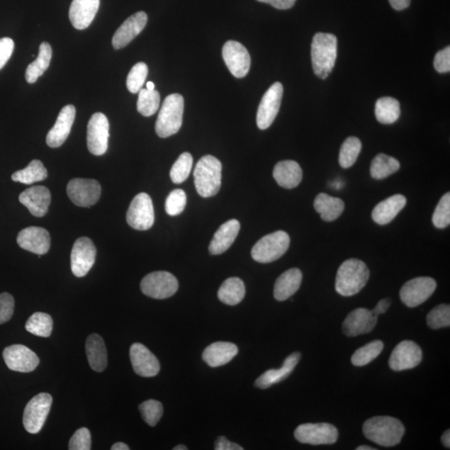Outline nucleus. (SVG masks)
Instances as JSON below:
<instances>
[{"label":"nucleus","mask_w":450,"mask_h":450,"mask_svg":"<svg viewBox=\"0 0 450 450\" xmlns=\"http://www.w3.org/2000/svg\"><path fill=\"white\" fill-rule=\"evenodd\" d=\"M422 357V350L418 344L414 341L404 340L393 350L388 364L392 371H406L418 366Z\"/></svg>","instance_id":"obj_17"},{"label":"nucleus","mask_w":450,"mask_h":450,"mask_svg":"<svg viewBox=\"0 0 450 450\" xmlns=\"http://www.w3.org/2000/svg\"><path fill=\"white\" fill-rule=\"evenodd\" d=\"M75 113L77 110L72 104H69L61 110L55 125L46 137V143L50 148H59L68 139L75 120Z\"/></svg>","instance_id":"obj_22"},{"label":"nucleus","mask_w":450,"mask_h":450,"mask_svg":"<svg viewBox=\"0 0 450 450\" xmlns=\"http://www.w3.org/2000/svg\"><path fill=\"white\" fill-rule=\"evenodd\" d=\"M290 244L291 238L286 232H274L265 235L254 244L251 250V257L259 263H271L281 258L287 252Z\"/></svg>","instance_id":"obj_6"},{"label":"nucleus","mask_w":450,"mask_h":450,"mask_svg":"<svg viewBox=\"0 0 450 450\" xmlns=\"http://www.w3.org/2000/svg\"><path fill=\"white\" fill-rule=\"evenodd\" d=\"M223 59L230 73L236 78H244L249 73L251 59L249 53L240 43L230 40L223 47Z\"/></svg>","instance_id":"obj_16"},{"label":"nucleus","mask_w":450,"mask_h":450,"mask_svg":"<svg viewBox=\"0 0 450 450\" xmlns=\"http://www.w3.org/2000/svg\"><path fill=\"white\" fill-rule=\"evenodd\" d=\"M215 450H243L240 445L229 441L225 437L217 439L215 442Z\"/></svg>","instance_id":"obj_53"},{"label":"nucleus","mask_w":450,"mask_h":450,"mask_svg":"<svg viewBox=\"0 0 450 450\" xmlns=\"http://www.w3.org/2000/svg\"><path fill=\"white\" fill-rule=\"evenodd\" d=\"M406 203V198L402 194H395L386 198L374 207L372 212L373 220L380 225L390 224L405 208Z\"/></svg>","instance_id":"obj_27"},{"label":"nucleus","mask_w":450,"mask_h":450,"mask_svg":"<svg viewBox=\"0 0 450 450\" xmlns=\"http://www.w3.org/2000/svg\"><path fill=\"white\" fill-rule=\"evenodd\" d=\"M383 349V343L381 340H374L372 342L359 348L352 355L351 362L353 366L363 367L371 363Z\"/></svg>","instance_id":"obj_40"},{"label":"nucleus","mask_w":450,"mask_h":450,"mask_svg":"<svg viewBox=\"0 0 450 450\" xmlns=\"http://www.w3.org/2000/svg\"><path fill=\"white\" fill-rule=\"evenodd\" d=\"M187 447L186 446V445H182V444H179L177 445L176 447L174 448V450H187Z\"/></svg>","instance_id":"obj_60"},{"label":"nucleus","mask_w":450,"mask_h":450,"mask_svg":"<svg viewBox=\"0 0 450 450\" xmlns=\"http://www.w3.org/2000/svg\"><path fill=\"white\" fill-rule=\"evenodd\" d=\"M14 43L11 38L0 39V70L7 64L13 54Z\"/></svg>","instance_id":"obj_52"},{"label":"nucleus","mask_w":450,"mask_h":450,"mask_svg":"<svg viewBox=\"0 0 450 450\" xmlns=\"http://www.w3.org/2000/svg\"><path fill=\"white\" fill-rule=\"evenodd\" d=\"M300 358V353L296 352L291 354L290 356L284 360L283 366L281 369H269V371L264 372L262 376L259 377L257 381H255L254 386L257 388H262V390H265V388L271 387L276 385V383L286 380V378L291 376L293 369H296Z\"/></svg>","instance_id":"obj_28"},{"label":"nucleus","mask_w":450,"mask_h":450,"mask_svg":"<svg viewBox=\"0 0 450 450\" xmlns=\"http://www.w3.org/2000/svg\"><path fill=\"white\" fill-rule=\"evenodd\" d=\"M140 288L144 295L156 300H164L177 292L179 282L172 274L157 271L150 273L142 279Z\"/></svg>","instance_id":"obj_8"},{"label":"nucleus","mask_w":450,"mask_h":450,"mask_svg":"<svg viewBox=\"0 0 450 450\" xmlns=\"http://www.w3.org/2000/svg\"><path fill=\"white\" fill-rule=\"evenodd\" d=\"M142 418L151 427H154L164 413L163 405L160 402L154 400H147L139 406Z\"/></svg>","instance_id":"obj_44"},{"label":"nucleus","mask_w":450,"mask_h":450,"mask_svg":"<svg viewBox=\"0 0 450 450\" xmlns=\"http://www.w3.org/2000/svg\"><path fill=\"white\" fill-rule=\"evenodd\" d=\"M28 332L40 337H50L53 330V320L45 313L37 312L30 317L26 325Z\"/></svg>","instance_id":"obj_39"},{"label":"nucleus","mask_w":450,"mask_h":450,"mask_svg":"<svg viewBox=\"0 0 450 450\" xmlns=\"http://www.w3.org/2000/svg\"><path fill=\"white\" fill-rule=\"evenodd\" d=\"M434 65L439 73H449L450 71V47L439 50L434 57Z\"/></svg>","instance_id":"obj_51"},{"label":"nucleus","mask_w":450,"mask_h":450,"mask_svg":"<svg viewBox=\"0 0 450 450\" xmlns=\"http://www.w3.org/2000/svg\"><path fill=\"white\" fill-rule=\"evenodd\" d=\"M130 356L133 369L142 377H154L160 371V364L155 355L144 344L135 343L131 345Z\"/></svg>","instance_id":"obj_19"},{"label":"nucleus","mask_w":450,"mask_h":450,"mask_svg":"<svg viewBox=\"0 0 450 450\" xmlns=\"http://www.w3.org/2000/svg\"><path fill=\"white\" fill-rule=\"evenodd\" d=\"M376 449H374L373 447L371 446H367V445H361V446H359L356 448V450H376Z\"/></svg>","instance_id":"obj_59"},{"label":"nucleus","mask_w":450,"mask_h":450,"mask_svg":"<svg viewBox=\"0 0 450 450\" xmlns=\"http://www.w3.org/2000/svg\"><path fill=\"white\" fill-rule=\"evenodd\" d=\"M126 219L131 228L137 230H148L153 226L154 210L149 194L140 193L135 197L128 210Z\"/></svg>","instance_id":"obj_9"},{"label":"nucleus","mask_w":450,"mask_h":450,"mask_svg":"<svg viewBox=\"0 0 450 450\" xmlns=\"http://www.w3.org/2000/svg\"><path fill=\"white\" fill-rule=\"evenodd\" d=\"M364 437L383 447H393L401 442L405 429L400 420L390 416H376L363 426Z\"/></svg>","instance_id":"obj_1"},{"label":"nucleus","mask_w":450,"mask_h":450,"mask_svg":"<svg viewBox=\"0 0 450 450\" xmlns=\"http://www.w3.org/2000/svg\"><path fill=\"white\" fill-rule=\"evenodd\" d=\"M244 283L240 279L236 277L227 279L218 291L219 300L230 306L239 305L244 300Z\"/></svg>","instance_id":"obj_34"},{"label":"nucleus","mask_w":450,"mask_h":450,"mask_svg":"<svg viewBox=\"0 0 450 450\" xmlns=\"http://www.w3.org/2000/svg\"><path fill=\"white\" fill-rule=\"evenodd\" d=\"M369 270L366 263L349 259L340 265L336 276L335 290L339 295L350 297L357 295L369 281Z\"/></svg>","instance_id":"obj_3"},{"label":"nucleus","mask_w":450,"mask_h":450,"mask_svg":"<svg viewBox=\"0 0 450 450\" xmlns=\"http://www.w3.org/2000/svg\"><path fill=\"white\" fill-rule=\"evenodd\" d=\"M239 352L238 347L230 342H215L203 350V360L212 368L225 366L233 359Z\"/></svg>","instance_id":"obj_26"},{"label":"nucleus","mask_w":450,"mask_h":450,"mask_svg":"<svg viewBox=\"0 0 450 450\" xmlns=\"http://www.w3.org/2000/svg\"><path fill=\"white\" fill-rule=\"evenodd\" d=\"M391 304L392 300L390 298H383V300L378 301L377 305L371 310L373 315L378 317L381 315L385 314V313L390 309Z\"/></svg>","instance_id":"obj_55"},{"label":"nucleus","mask_w":450,"mask_h":450,"mask_svg":"<svg viewBox=\"0 0 450 450\" xmlns=\"http://www.w3.org/2000/svg\"><path fill=\"white\" fill-rule=\"evenodd\" d=\"M110 138V123L102 113L93 115L89 121L87 145L90 153L101 156L106 153Z\"/></svg>","instance_id":"obj_13"},{"label":"nucleus","mask_w":450,"mask_h":450,"mask_svg":"<svg viewBox=\"0 0 450 450\" xmlns=\"http://www.w3.org/2000/svg\"><path fill=\"white\" fill-rule=\"evenodd\" d=\"M314 207L320 215L322 220L332 222L342 215L344 210V203L339 198L321 193L315 198Z\"/></svg>","instance_id":"obj_33"},{"label":"nucleus","mask_w":450,"mask_h":450,"mask_svg":"<svg viewBox=\"0 0 450 450\" xmlns=\"http://www.w3.org/2000/svg\"><path fill=\"white\" fill-rule=\"evenodd\" d=\"M4 362L9 369L21 373L34 371L39 366L40 359L30 349L22 344H13L4 350Z\"/></svg>","instance_id":"obj_18"},{"label":"nucleus","mask_w":450,"mask_h":450,"mask_svg":"<svg viewBox=\"0 0 450 450\" xmlns=\"http://www.w3.org/2000/svg\"><path fill=\"white\" fill-rule=\"evenodd\" d=\"M433 224L438 229L446 228L450 224V193L440 198L433 215Z\"/></svg>","instance_id":"obj_47"},{"label":"nucleus","mask_w":450,"mask_h":450,"mask_svg":"<svg viewBox=\"0 0 450 450\" xmlns=\"http://www.w3.org/2000/svg\"><path fill=\"white\" fill-rule=\"evenodd\" d=\"M400 113V104L397 99L391 97L378 99L376 104V116L381 124H394L399 120Z\"/></svg>","instance_id":"obj_36"},{"label":"nucleus","mask_w":450,"mask_h":450,"mask_svg":"<svg viewBox=\"0 0 450 450\" xmlns=\"http://www.w3.org/2000/svg\"><path fill=\"white\" fill-rule=\"evenodd\" d=\"M187 202L186 193L182 189H174L170 192L165 202V210L171 216H176L186 208Z\"/></svg>","instance_id":"obj_48"},{"label":"nucleus","mask_w":450,"mask_h":450,"mask_svg":"<svg viewBox=\"0 0 450 450\" xmlns=\"http://www.w3.org/2000/svg\"><path fill=\"white\" fill-rule=\"evenodd\" d=\"M400 168V164L395 158L380 154L372 160L371 174L373 179H383L396 173Z\"/></svg>","instance_id":"obj_38"},{"label":"nucleus","mask_w":450,"mask_h":450,"mask_svg":"<svg viewBox=\"0 0 450 450\" xmlns=\"http://www.w3.org/2000/svg\"><path fill=\"white\" fill-rule=\"evenodd\" d=\"M273 176L279 186L291 189L301 183L303 171L300 165L296 161L283 160L274 167Z\"/></svg>","instance_id":"obj_31"},{"label":"nucleus","mask_w":450,"mask_h":450,"mask_svg":"<svg viewBox=\"0 0 450 450\" xmlns=\"http://www.w3.org/2000/svg\"><path fill=\"white\" fill-rule=\"evenodd\" d=\"M89 366L93 371L101 373L107 367L108 356L106 344L101 335L90 334L85 344Z\"/></svg>","instance_id":"obj_32"},{"label":"nucleus","mask_w":450,"mask_h":450,"mask_svg":"<svg viewBox=\"0 0 450 450\" xmlns=\"http://www.w3.org/2000/svg\"><path fill=\"white\" fill-rule=\"evenodd\" d=\"M148 16L146 13L140 11L133 14L122 23L113 37L112 44L116 50L125 48V46L135 39L146 26Z\"/></svg>","instance_id":"obj_20"},{"label":"nucleus","mask_w":450,"mask_h":450,"mask_svg":"<svg viewBox=\"0 0 450 450\" xmlns=\"http://www.w3.org/2000/svg\"><path fill=\"white\" fill-rule=\"evenodd\" d=\"M283 88L281 83H274L264 94L257 112V125L266 130L273 124L281 106Z\"/></svg>","instance_id":"obj_15"},{"label":"nucleus","mask_w":450,"mask_h":450,"mask_svg":"<svg viewBox=\"0 0 450 450\" xmlns=\"http://www.w3.org/2000/svg\"><path fill=\"white\" fill-rule=\"evenodd\" d=\"M147 86V89L149 90H154V84L153 82H148L146 84Z\"/></svg>","instance_id":"obj_61"},{"label":"nucleus","mask_w":450,"mask_h":450,"mask_svg":"<svg viewBox=\"0 0 450 450\" xmlns=\"http://www.w3.org/2000/svg\"><path fill=\"white\" fill-rule=\"evenodd\" d=\"M52 59V48L48 43L44 42L40 46L39 55L34 62L28 66L26 72V81L34 84L49 68Z\"/></svg>","instance_id":"obj_35"},{"label":"nucleus","mask_w":450,"mask_h":450,"mask_svg":"<svg viewBox=\"0 0 450 450\" xmlns=\"http://www.w3.org/2000/svg\"><path fill=\"white\" fill-rule=\"evenodd\" d=\"M70 450L91 449V434L87 428L79 429L70 439L69 443Z\"/></svg>","instance_id":"obj_49"},{"label":"nucleus","mask_w":450,"mask_h":450,"mask_svg":"<svg viewBox=\"0 0 450 450\" xmlns=\"http://www.w3.org/2000/svg\"><path fill=\"white\" fill-rule=\"evenodd\" d=\"M148 66L145 63L136 64L130 70L127 77V88L133 94L140 91L148 75Z\"/></svg>","instance_id":"obj_45"},{"label":"nucleus","mask_w":450,"mask_h":450,"mask_svg":"<svg viewBox=\"0 0 450 450\" xmlns=\"http://www.w3.org/2000/svg\"><path fill=\"white\" fill-rule=\"evenodd\" d=\"M337 38L328 33H317L311 45L313 69L319 78L325 79L334 67L337 58Z\"/></svg>","instance_id":"obj_2"},{"label":"nucleus","mask_w":450,"mask_h":450,"mask_svg":"<svg viewBox=\"0 0 450 450\" xmlns=\"http://www.w3.org/2000/svg\"><path fill=\"white\" fill-rule=\"evenodd\" d=\"M362 144L356 137H349L345 140L339 151V162L340 167L344 169L352 167L356 162L360 152H361Z\"/></svg>","instance_id":"obj_41"},{"label":"nucleus","mask_w":450,"mask_h":450,"mask_svg":"<svg viewBox=\"0 0 450 450\" xmlns=\"http://www.w3.org/2000/svg\"><path fill=\"white\" fill-rule=\"evenodd\" d=\"M112 450H129L130 448L125 443L118 442L113 445Z\"/></svg>","instance_id":"obj_58"},{"label":"nucleus","mask_w":450,"mask_h":450,"mask_svg":"<svg viewBox=\"0 0 450 450\" xmlns=\"http://www.w3.org/2000/svg\"><path fill=\"white\" fill-rule=\"evenodd\" d=\"M67 193L75 206L89 208L99 201L101 196V186L94 179H74L68 184Z\"/></svg>","instance_id":"obj_12"},{"label":"nucleus","mask_w":450,"mask_h":450,"mask_svg":"<svg viewBox=\"0 0 450 450\" xmlns=\"http://www.w3.org/2000/svg\"><path fill=\"white\" fill-rule=\"evenodd\" d=\"M295 437L298 442L312 445L333 444L338 440V429L328 423L304 424L298 426Z\"/></svg>","instance_id":"obj_10"},{"label":"nucleus","mask_w":450,"mask_h":450,"mask_svg":"<svg viewBox=\"0 0 450 450\" xmlns=\"http://www.w3.org/2000/svg\"><path fill=\"white\" fill-rule=\"evenodd\" d=\"M14 311V298L9 293L0 295V325L6 323L12 318Z\"/></svg>","instance_id":"obj_50"},{"label":"nucleus","mask_w":450,"mask_h":450,"mask_svg":"<svg viewBox=\"0 0 450 450\" xmlns=\"http://www.w3.org/2000/svg\"><path fill=\"white\" fill-rule=\"evenodd\" d=\"M257 1L269 4L278 9H288L295 6L296 0H257Z\"/></svg>","instance_id":"obj_54"},{"label":"nucleus","mask_w":450,"mask_h":450,"mask_svg":"<svg viewBox=\"0 0 450 450\" xmlns=\"http://www.w3.org/2000/svg\"><path fill=\"white\" fill-rule=\"evenodd\" d=\"M427 325L432 330L447 328L450 325V306L439 305L431 310L427 318Z\"/></svg>","instance_id":"obj_46"},{"label":"nucleus","mask_w":450,"mask_h":450,"mask_svg":"<svg viewBox=\"0 0 450 450\" xmlns=\"http://www.w3.org/2000/svg\"><path fill=\"white\" fill-rule=\"evenodd\" d=\"M196 191L203 198L216 196L220 191L222 178V164L214 156H203L196 164L193 172Z\"/></svg>","instance_id":"obj_4"},{"label":"nucleus","mask_w":450,"mask_h":450,"mask_svg":"<svg viewBox=\"0 0 450 450\" xmlns=\"http://www.w3.org/2000/svg\"><path fill=\"white\" fill-rule=\"evenodd\" d=\"M240 230V224L238 220H231L223 224L213 237L210 247H208L210 254L218 255L228 250L234 244Z\"/></svg>","instance_id":"obj_29"},{"label":"nucleus","mask_w":450,"mask_h":450,"mask_svg":"<svg viewBox=\"0 0 450 450\" xmlns=\"http://www.w3.org/2000/svg\"><path fill=\"white\" fill-rule=\"evenodd\" d=\"M18 200L35 217H44L49 211L51 194L45 186H33L21 193Z\"/></svg>","instance_id":"obj_24"},{"label":"nucleus","mask_w":450,"mask_h":450,"mask_svg":"<svg viewBox=\"0 0 450 450\" xmlns=\"http://www.w3.org/2000/svg\"><path fill=\"white\" fill-rule=\"evenodd\" d=\"M303 274L300 269L293 268L283 273L274 284V296L278 301L287 300L300 288Z\"/></svg>","instance_id":"obj_30"},{"label":"nucleus","mask_w":450,"mask_h":450,"mask_svg":"<svg viewBox=\"0 0 450 450\" xmlns=\"http://www.w3.org/2000/svg\"><path fill=\"white\" fill-rule=\"evenodd\" d=\"M17 243L20 247L39 255L45 254L50 249L49 232L40 227H28L18 233Z\"/></svg>","instance_id":"obj_21"},{"label":"nucleus","mask_w":450,"mask_h":450,"mask_svg":"<svg viewBox=\"0 0 450 450\" xmlns=\"http://www.w3.org/2000/svg\"><path fill=\"white\" fill-rule=\"evenodd\" d=\"M99 0H73L69 8V21L79 30L87 28L98 13Z\"/></svg>","instance_id":"obj_25"},{"label":"nucleus","mask_w":450,"mask_h":450,"mask_svg":"<svg viewBox=\"0 0 450 450\" xmlns=\"http://www.w3.org/2000/svg\"><path fill=\"white\" fill-rule=\"evenodd\" d=\"M442 443L444 445L445 448H450V431L449 429H448L447 431H445V432L444 433V434L442 435Z\"/></svg>","instance_id":"obj_57"},{"label":"nucleus","mask_w":450,"mask_h":450,"mask_svg":"<svg viewBox=\"0 0 450 450\" xmlns=\"http://www.w3.org/2000/svg\"><path fill=\"white\" fill-rule=\"evenodd\" d=\"M160 96L156 90L141 89L139 92L137 110L142 116L150 117L159 110Z\"/></svg>","instance_id":"obj_42"},{"label":"nucleus","mask_w":450,"mask_h":450,"mask_svg":"<svg viewBox=\"0 0 450 450\" xmlns=\"http://www.w3.org/2000/svg\"><path fill=\"white\" fill-rule=\"evenodd\" d=\"M184 101L181 94H173L164 99L155 124V131L160 138L176 134L183 124Z\"/></svg>","instance_id":"obj_5"},{"label":"nucleus","mask_w":450,"mask_h":450,"mask_svg":"<svg viewBox=\"0 0 450 450\" xmlns=\"http://www.w3.org/2000/svg\"><path fill=\"white\" fill-rule=\"evenodd\" d=\"M378 317L371 310L359 308L347 317L343 323V331L349 337H356L360 334H369L376 326Z\"/></svg>","instance_id":"obj_23"},{"label":"nucleus","mask_w":450,"mask_h":450,"mask_svg":"<svg viewBox=\"0 0 450 450\" xmlns=\"http://www.w3.org/2000/svg\"><path fill=\"white\" fill-rule=\"evenodd\" d=\"M52 396L40 393L28 403L23 411V424L27 432L38 434L45 424L52 405Z\"/></svg>","instance_id":"obj_7"},{"label":"nucleus","mask_w":450,"mask_h":450,"mask_svg":"<svg viewBox=\"0 0 450 450\" xmlns=\"http://www.w3.org/2000/svg\"><path fill=\"white\" fill-rule=\"evenodd\" d=\"M97 250L93 241L81 237L75 241L71 252V269L75 276L82 278L89 272L96 259Z\"/></svg>","instance_id":"obj_14"},{"label":"nucleus","mask_w":450,"mask_h":450,"mask_svg":"<svg viewBox=\"0 0 450 450\" xmlns=\"http://www.w3.org/2000/svg\"><path fill=\"white\" fill-rule=\"evenodd\" d=\"M437 283L430 277H418L405 283L400 292V297L409 308L422 305L437 290Z\"/></svg>","instance_id":"obj_11"},{"label":"nucleus","mask_w":450,"mask_h":450,"mask_svg":"<svg viewBox=\"0 0 450 450\" xmlns=\"http://www.w3.org/2000/svg\"><path fill=\"white\" fill-rule=\"evenodd\" d=\"M48 177V171L44 164L40 160H33L26 169L18 170L12 174V180L14 182H20L25 184H32L43 181Z\"/></svg>","instance_id":"obj_37"},{"label":"nucleus","mask_w":450,"mask_h":450,"mask_svg":"<svg viewBox=\"0 0 450 450\" xmlns=\"http://www.w3.org/2000/svg\"><path fill=\"white\" fill-rule=\"evenodd\" d=\"M393 9L400 11L410 6L411 0H388Z\"/></svg>","instance_id":"obj_56"},{"label":"nucleus","mask_w":450,"mask_h":450,"mask_svg":"<svg viewBox=\"0 0 450 450\" xmlns=\"http://www.w3.org/2000/svg\"><path fill=\"white\" fill-rule=\"evenodd\" d=\"M192 167V155L187 152L183 153L170 170V178L174 184H182L191 174Z\"/></svg>","instance_id":"obj_43"}]
</instances>
